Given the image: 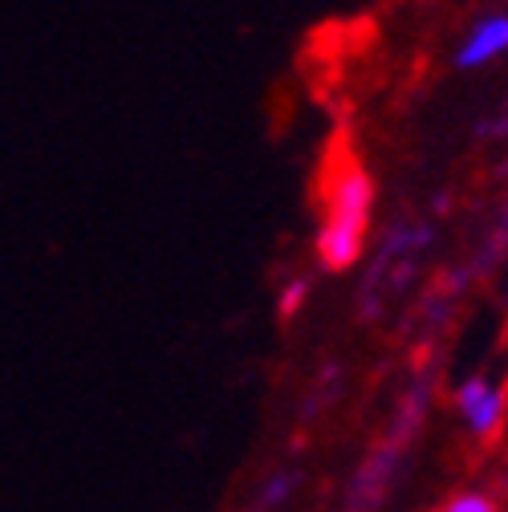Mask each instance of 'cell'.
<instances>
[{"label":"cell","instance_id":"6da1fadb","mask_svg":"<svg viewBox=\"0 0 508 512\" xmlns=\"http://www.w3.org/2000/svg\"><path fill=\"white\" fill-rule=\"evenodd\" d=\"M370 204H374V191H370L366 171L354 159H342L326 183V224L317 232V256H322L326 269L342 273L358 261Z\"/></svg>","mask_w":508,"mask_h":512},{"label":"cell","instance_id":"7a4b0ae2","mask_svg":"<svg viewBox=\"0 0 508 512\" xmlns=\"http://www.w3.org/2000/svg\"><path fill=\"white\" fill-rule=\"evenodd\" d=\"M504 53H508V13H496V17L476 21V29L464 37L456 61L464 70H480V66H488V61H496Z\"/></svg>","mask_w":508,"mask_h":512},{"label":"cell","instance_id":"3957f363","mask_svg":"<svg viewBox=\"0 0 508 512\" xmlns=\"http://www.w3.org/2000/svg\"><path fill=\"white\" fill-rule=\"evenodd\" d=\"M504 403H508V391H488V399L468 415V427H472V435H480V439H488L496 427H500V419H504Z\"/></svg>","mask_w":508,"mask_h":512},{"label":"cell","instance_id":"277c9868","mask_svg":"<svg viewBox=\"0 0 508 512\" xmlns=\"http://www.w3.org/2000/svg\"><path fill=\"white\" fill-rule=\"evenodd\" d=\"M439 512H496V504L484 492H460V496H452L448 504H443Z\"/></svg>","mask_w":508,"mask_h":512},{"label":"cell","instance_id":"5b68a950","mask_svg":"<svg viewBox=\"0 0 508 512\" xmlns=\"http://www.w3.org/2000/svg\"><path fill=\"white\" fill-rule=\"evenodd\" d=\"M488 391H492V387H488L484 378H468V382H464V387H460V411H464V419L488 399Z\"/></svg>","mask_w":508,"mask_h":512},{"label":"cell","instance_id":"8992f818","mask_svg":"<svg viewBox=\"0 0 508 512\" xmlns=\"http://www.w3.org/2000/svg\"><path fill=\"white\" fill-rule=\"evenodd\" d=\"M301 301H305V281H293V285L285 289V297H281V317H293Z\"/></svg>","mask_w":508,"mask_h":512}]
</instances>
